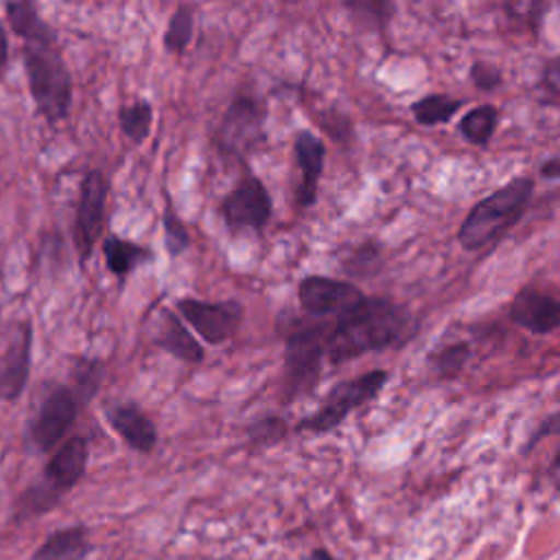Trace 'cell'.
Returning a JSON list of instances; mask_svg holds the SVG:
<instances>
[{
	"label": "cell",
	"mask_w": 560,
	"mask_h": 560,
	"mask_svg": "<svg viewBox=\"0 0 560 560\" xmlns=\"http://www.w3.org/2000/svg\"><path fill=\"white\" fill-rule=\"evenodd\" d=\"M411 315L385 298H363L324 328V350L330 363H343L387 348L413 335Z\"/></svg>",
	"instance_id": "obj_1"
},
{
	"label": "cell",
	"mask_w": 560,
	"mask_h": 560,
	"mask_svg": "<svg viewBox=\"0 0 560 560\" xmlns=\"http://www.w3.org/2000/svg\"><path fill=\"white\" fill-rule=\"evenodd\" d=\"M22 66L35 112L52 127L72 109V72L59 48V39L22 42Z\"/></svg>",
	"instance_id": "obj_2"
},
{
	"label": "cell",
	"mask_w": 560,
	"mask_h": 560,
	"mask_svg": "<svg viewBox=\"0 0 560 560\" xmlns=\"http://www.w3.org/2000/svg\"><path fill=\"white\" fill-rule=\"evenodd\" d=\"M534 195L532 177H516L481 199L464 219L457 241L464 249L477 252L503 236L527 210Z\"/></svg>",
	"instance_id": "obj_3"
},
{
	"label": "cell",
	"mask_w": 560,
	"mask_h": 560,
	"mask_svg": "<svg viewBox=\"0 0 560 560\" xmlns=\"http://www.w3.org/2000/svg\"><path fill=\"white\" fill-rule=\"evenodd\" d=\"M85 402L70 383L44 385L37 402L33 405L26 420V440L37 453H50L57 448Z\"/></svg>",
	"instance_id": "obj_4"
},
{
	"label": "cell",
	"mask_w": 560,
	"mask_h": 560,
	"mask_svg": "<svg viewBox=\"0 0 560 560\" xmlns=\"http://www.w3.org/2000/svg\"><path fill=\"white\" fill-rule=\"evenodd\" d=\"M109 190H112V182L107 173H103L101 168H90L81 177L74 223H72V245L81 267H85V262L94 254V247L103 238Z\"/></svg>",
	"instance_id": "obj_5"
},
{
	"label": "cell",
	"mask_w": 560,
	"mask_h": 560,
	"mask_svg": "<svg viewBox=\"0 0 560 560\" xmlns=\"http://www.w3.org/2000/svg\"><path fill=\"white\" fill-rule=\"evenodd\" d=\"M389 374L385 370H372L365 372L357 378L350 381H341L337 383L322 400L319 409L311 416H306L298 429L300 431H330L337 424H341L346 420V416L359 407H363L365 402H370L372 398H376L381 394V389L385 387Z\"/></svg>",
	"instance_id": "obj_6"
},
{
	"label": "cell",
	"mask_w": 560,
	"mask_h": 560,
	"mask_svg": "<svg viewBox=\"0 0 560 560\" xmlns=\"http://www.w3.org/2000/svg\"><path fill=\"white\" fill-rule=\"evenodd\" d=\"M265 105L254 96H236L214 129V147L228 158H245L256 151L265 138Z\"/></svg>",
	"instance_id": "obj_7"
},
{
	"label": "cell",
	"mask_w": 560,
	"mask_h": 560,
	"mask_svg": "<svg viewBox=\"0 0 560 560\" xmlns=\"http://www.w3.org/2000/svg\"><path fill=\"white\" fill-rule=\"evenodd\" d=\"M324 350V326L306 324L298 326L287 335L284 343V368H287V396L295 398L313 392L322 376Z\"/></svg>",
	"instance_id": "obj_8"
},
{
	"label": "cell",
	"mask_w": 560,
	"mask_h": 560,
	"mask_svg": "<svg viewBox=\"0 0 560 560\" xmlns=\"http://www.w3.org/2000/svg\"><path fill=\"white\" fill-rule=\"evenodd\" d=\"M175 313L210 346L225 343L243 324V306L236 300L206 302L197 298H179L175 302Z\"/></svg>",
	"instance_id": "obj_9"
},
{
	"label": "cell",
	"mask_w": 560,
	"mask_h": 560,
	"mask_svg": "<svg viewBox=\"0 0 560 560\" xmlns=\"http://www.w3.org/2000/svg\"><path fill=\"white\" fill-rule=\"evenodd\" d=\"M219 214L230 232L262 230L271 217V197L258 177L245 175L221 199Z\"/></svg>",
	"instance_id": "obj_10"
},
{
	"label": "cell",
	"mask_w": 560,
	"mask_h": 560,
	"mask_svg": "<svg viewBox=\"0 0 560 560\" xmlns=\"http://www.w3.org/2000/svg\"><path fill=\"white\" fill-rule=\"evenodd\" d=\"M33 359V324L22 319L13 324V332L0 354V402H15L31 378Z\"/></svg>",
	"instance_id": "obj_11"
},
{
	"label": "cell",
	"mask_w": 560,
	"mask_h": 560,
	"mask_svg": "<svg viewBox=\"0 0 560 560\" xmlns=\"http://www.w3.org/2000/svg\"><path fill=\"white\" fill-rule=\"evenodd\" d=\"M365 295L361 289L346 280H332L326 276H306L298 284L300 306L315 317L341 315L343 311L359 304Z\"/></svg>",
	"instance_id": "obj_12"
},
{
	"label": "cell",
	"mask_w": 560,
	"mask_h": 560,
	"mask_svg": "<svg viewBox=\"0 0 560 560\" xmlns=\"http://www.w3.org/2000/svg\"><path fill=\"white\" fill-rule=\"evenodd\" d=\"M90 457V444L83 435H70L48 457L39 483H44L55 497H63L85 475Z\"/></svg>",
	"instance_id": "obj_13"
},
{
	"label": "cell",
	"mask_w": 560,
	"mask_h": 560,
	"mask_svg": "<svg viewBox=\"0 0 560 560\" xmlns=\"http://www.w3.org/2000/svg\"><path fill=\"white\" fill-rule=\"evenodd\" d=\"M109 429L136 453H151L158 444V427L133 400H109L103 405Z\"/></svg>",
	"instance_id": "obj_14"
},
{
	"label": "cell",
	"mask_w": 560,
	"mask_h": 560,
	"mask_svg": "<svg viewBox=\"0 0 560 560\" xmlns=\"http://www.w3.org/2000/svg\"><path fill=\"white\" fill-rule=\"evenodd\" d=\"M510 319L534 335H547L560 328V300L551 293L525 287L510 304Z\"/></svg>",
	"instance_id": "obj_15"
},
{
	"label": "cell",
	"mask_w": 560,
	"mask_h": 560,
	"mask_svg": "<svg viewBox=\"0 0 560 560\" xmlns=\"http://www.w3.org/2000/svg\"><path fill=\"white\" fill-rule=\"evenodd\" d=\"M295 162L300 168V186H298V206L308 208L317 197V182L324 166V142L311 131L295 133Z\"/></svg>",
	"instance_id": "obj_16"
},
{
	"label": "cell",
	"mask_w": 560,
	"mask_h": 560,
	"mask_svg": "<svg viewBox=\"0 0 560 560\" xmlns=\"http://www.w3.org/2000/svg\"><path fill=\"white\" fill-rule=\"evenodd\" d=\"M155 346L160 350H164L166 354L175 357L177 361H184L190 365L201 363L203 354H206L201 343L186 328L184 319L171 308L162 311V319H160L158 335H155Z\"/></svg>",
	"instance_id": "obj_17"
},
{
	"label": "cell",
	"mask_w": 560,
	"mask_h": 560,
	"mask_svg": "<svg viewBox=\"0 0 560 560\" xmlns=\"http://www.w3.org/2000/svg\"><path fill=\"white\" fill-rule=\"evenodd\" d=\"M101 252L105 258V267L107 271L120 280V284H125V280L142 265L153 260V249H149L142 243L116 236V234H107L101 243Z\"/></svg>",
	"instance_id": "obj_18"
},
{
	"label": "cell",
	"mask_w": 560,
	"mask_h": 560,
	"mask_svg": "<svg viewBox=\"0 0 560 560\" xmlns=\"http://www.w3.org/2000/svg\"><path fill=\"white\" fill-rule=\"evenodd\" d=\"M90 547L88 529L83 525H70L52 532L28 560H83Z\"/></svg>",
	"instance_id": "obj_19"
},
{
	"label": "cell",
	"mask_w": 560,
	"mask_h": 560,
	"mask_svg": "<svg viewBox=\"0 0 560 560\" xmlns=\"http://www.w3.org/2000/svg\"><path fill=\"white\" fill-rule=\"evenodd\" d=\"M4 15H7V22H9V28L18 37H22V42H42V39L57 37L55 28L42 18L39 7L31 0L7 2L4 4Z\"/></svg>",
	"instance_id": "obj_20"
},
{
	"label": "cell",
	"mask_w": 560,
	"mask_h": 560,
	"mask_svg": "<svg viewBox=\"0 0 560 560\" xmlns=\"http://www.w3.org/2000/svg\"><path fill=\"white\" fill-rule=\"evenodd\" d=\"M70 378L68 383L74 387V392L81 396L83 402H90L105 378V363L98 357H70Z\"/></svg>",
	"instance_id": "obj_21"
},
{
	"label": "cell",
	"mask_w": 560,
	"mask_h": 560,
	"mask_svg": "<svg viewBox=\"0 0 560 560\" xmlns=\"http://www.w3.org/2000/svg\"><path fill=\"white\" fill-rule=\"evenodd\" d=\"M116 118L122 136L133 144H142L153 129V105L147 98H136L129 105H120Z\"/></svg>",
	"instance_id": "obj_22"
},
{
	"label": "cell",
	"mask_w": 560,
	"mask_h": 560,
	"mask_svg": "<svg viewBox=\"0 0 560 560\" xmlns=\"http://www.w3.org/2000/svg\"><path fill=\"white\" fill-rule=\"evenodd\" d=\"M497 120L499 109L494 105H479L464 114V118L459 120V131L470 144L486 147L497 131Z\"/></svg>",
	"instance_id": "obj_23"
},
{
	"label": "cell",
	"mask_w": 560,
	"mask_h": 560,
	"mask_svg": "<svg viewBox=\"0 0 560 560\" xmlns=\"http://www.w3.org/2000/svg\"><path fill=\"white\" fill-rule=\"evenodd\" d=\"M192 33H195V13L188 4H179L168 18L162 44L168 52L182 55L190 46Z\"/></svg>",
	"instance_id": "obj_24"
},
{
	"label": "cell",
	"mask_w": 560,
	"mask_h": 560,
	"mask_svg": "<svg viewBox=\"0 0 560 560\" xmlns=\"http://www.w3.org/2000/svg\"><path fill=\"white\" fill-rule=\"evenodd\" d=\"M462 105L464 103L459 98H451L446 94H429L411 105V114L420 125L433 127L451 120Z\"/></svg>",
	"instance_id": "obj_25"
},
{
	"label": "cell",
	"mask_w": 560,
	"mask_h": 560,
	"mask_svg": "<svg viewBox=\"0 0 560 560\" xmlns=\"http://www.w3.org/2000/svg\"><path fill=\"white\" fill-rule=\"evenodd\" d=\"M162 238L164 249L171 258L182 256L190 247V232L171 203H166L162 212Z\"/></svg>",
	"instance_id": "obj_26"
},
{
	"label": "cell",
	"mask_w": 560,
	"mask_h": 560,
	"mask_svg": "<svg viewBox=\"0 0 560 560\" xmlns=\"http://www.w3.org/2000/svg\"><path fill=\"white\" fill-rule=\"evenodd\" d=\"M470 357V348L466 343H451L446 348H440L433 357V365H435V372L442 376V378H453L462 372L464 363L468 361Z\"/></svg>",
	"instance_id": "obj_27"
},
{
	"label": "cell",
	"mask_w": 560,
	"mask_h": 560,
	"mask_svg": "<svg viewBox=\"0 0 560 560\" xmlns=\"http://www.w3.org/2000/svg\"><path fill=\"white\" fill-rule=\"evenodd\" d=\"M287 427L280 418H260L249 427V440L254 444H269L284 435Z\"/></svg>",
	"instance_id": "obj_28"
},
{
	"label": "cell",
	"mask_w": 560,
	"mask_h": 560,
	"mask_svg": "<svg viewBox=\"0 0 560 560\" xmlns=\"http://www.w3.org/2000/svg\"><path fill=\"white\" fill-rule=\"evenodd\" d=\"M470 77H472V83L483 92H492L501 83L499 68L486 61H475L470 68Z\"/></svg>",
	"instance_id": "obj_29"
},
{
	"label": "cell",
	"mask_w": 560,
	"mask_h": 560,
	"mask_svg": "<svg viewBox=\"0 0 560 560\" xmlns=\"http://www.w3.org/2000/svg\"><path fill=\"white\" fill-rule=\"evenodd\" d=\"M348 262H357V267H354L350 273L363 276V273H365V271H363V265H372V267H374V262H378V249H376V247H370V245H361V247L354 252L352 260H348Z\"/></svg>",
	"instance_id": "obj_30"
},
{
	"label": "cell",
	"mask_w": 560,
	"mask_h": 560,
	"mask_svg": "<svg viewBox=\"0 0 560 560\" xmlns=\"http://www.w3.org/2000/svg\"><path fill=\"white\" fill-rule=\"evenodd\" d=\"M547 433H560V413H556V416H551V418H547L545 422H542V427L534 433V438H532V442L529 444H536L540 438H545Z\"/></svg>",
	"instance_id": "obj_31"
},
{
	"label": "cell",
	"mask_w": 560,
	"mask_h": 560,
	"mask_svg": "<svg viewBox=\"0 0 560 560\" xmlns=\"http://www.w3.org/2000/svg\"><path fill=\"white\" fill-rule=\"evenodd\" d=\"M7 66H9V35H7V28L0 20V77L4 74Z\"/></svg>",
	"instance_id": "obj_32"
},
{
	"label": "cell",
	"mask_w": 560,
	"mask_h": 560,
	"mask_svg": "<svg viewBox=\"0 0 560 560\" xmlns=\"http://www.w3.org/2000/svg\"><path fill=\"white\" fill-rule=\"evenodd\" d=\"M542 177H560V158H551L540 166Z\"/></svg>",
	"instance_id": "obj_33"
},
{
	"label": "cell",
	"mask_w": 560,
	"mask_h": 560,
	"mask_svg": "<svg viewBox=\"0 0 560 560\" xmlns=\"http://www.w3.org/2000/svg\"><path fill=\"white\" fill-rule=\"evenodd\" d=\"M545 79H547V83H551V85L560 83V57H558V59H553L551 63H547Z\"/></svg>",
	"instance_id": "obj_34"
},
{
	"label": "cell",
	"mask_w": 560,
	"mask_h": 560,
	"mask_svg": "<svg viewBox=\"0 0 560 560\" xmlns=\"http://www.w3.org/2000/svg\"><path fill=\"white\" fill-rule=\"evenodd\" d=\"M304 560H332V558L328 556V551H324V549H315V551H311Z\"/></svg>",
	"instance_id": "obj_35"
},
{
	"label": "cell",
	"mask_w": 560,
	"mask_h": 560,
	"mask_svg": "<svg viewBox=\"0 0 560 560\" xmlns=\"http://www.w3.org/2000/svg\"><path fill=\"white\" fill-rule=\"evenodd\" d=\"M553 466H556V468H558V466H560V453H558V457H556V462H553Z\"/></svg>",
	"instance_id": "obj_36"
}]
</instances>
